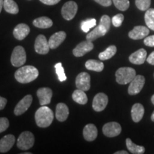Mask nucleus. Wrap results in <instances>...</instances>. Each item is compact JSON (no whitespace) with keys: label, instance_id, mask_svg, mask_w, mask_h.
I'll return each mask as SVG.
<instances>
[{"label":"nucleus","instance_id":"72a5a7b5","mask_svg":"<svg viewBox=\"0 0 154 154\" xmlns=\"http://www.w3.org/2000/svg\"><path fill=\"white\" fill-rule=\"evenodd\" d=\"M151 0H136V5L138 9L146 11L151 6Z\"/></svg>","mask_w":154,"mask_h":154},{"label":"nucleus","instance_id":"c85d7f7f","mask_svg":"<svg viewBox=\"0 0 154 154\" xmlns=\"http://www.w3.org/2000/svg\"><path fill=\"white\" fill-rule=\"evenodd\" d=\"M117 49L114 45H111L107 48L103 52L100 53L99 58L100 60H108V59L112 58L116 53Z\"/></svg>","mask_w":154,"mask_h":154},{"label":"nucleus","instance_id":"f8f14e48","mask_svg":"<svg viewBox=\"0 0 154 154\" xmlns=\"http://www.w3.org/2000/svg\"><path fill=\"white\" fill-rule=\"evenodd\" d=\"M94 49V44L92 42L88 40L81 42L73 50V54L76 57H83Z\"/></svg>","mask_w":154,"mask_h":154},{"label":"nucleus","instance_id":"7c9ffc66","mask_svg":"<svg viewBox=\"0 0 154 154\" xmlns=\"http://www.w3.org/2000/svg\"><path fill=\"white\" fill-rule=\"evenodd\" d=\"M96 25V20L95 19H89L87 20L84 21L82 22V25H81V27L84 32H89V30L91 28L94 27Z\"/></svg>","mask_w":154,"mask_h":154},{"label":"nucleus","instance_id":"58836bf2","mask_svg":"<svg viewBox=\"0 0 154 154\" xmlns=\"http://www.w3.org/2000/svg\"><path fill=\"white\" fill-rule=\"evenodd\" d=\"M94 1L101 6H103V7H109L112 4L111 0H94Z\"/></svg>","mask_w":154,"mask_h":154},{"label":"nucleus","instance_id":"9d476101","mask_svg":"<svg viewBox=\"0 0 154 154\" xmlns=\"http://www.w3.org/2000/svg\"><path fill=\"white\" fill-rule=\"evenodd\" d=\"M91 77L86 72H82L76 78V86L77 88L86 91L91 87Z\"/></svg>","mask_w":154,"mask_h":154},{"label":"nucleus","instance_id":"4be33fe9","mask_svg":"<svg viewBox=\"0 0 154 154\" xmlns=\"http://www.w3.org/2000/svg\"><path fill=\"white\" fill-rule=\"evenodd\" d=\"M107 32H108L106 29L103 26H101V24H99L94 29V30H92L91 32L87 34V35H86V40L89 42H94L95 41L96 38L104 36Z\"/></svg>","mask_w":154,"mask_h":154},{"label":"nucleus","instance_id":"0eeeda50","mask_svg":"<svg viewBox=\"0 0 154 154\" xmlns=\"http://www.w3.org/2000/svg\"><path fill=\"white\" fill-rule=\"evenodd\" d=\"M146 79L145 77L141 75H137L135 78L130 82V85L128 86V92L130 95H136L140 93L142 88H143L145 84Z\"/></svg>","mask_w":154,"mask_h":154},{"label":"nucleus","instance_id":"6ab92c4d","mask_svg":"<svg viewBox=\"0 0 154 154\" xmlns=\"http://www.w3.org/2000/svg\"><path fill=\"white\" fill-rule=\"evenodd\" d=\"M83 135H84V138L87 141H93L98 136L97 128L93 124L86 125L83 130Z\"/></svg>","mask_w":154,"mask_h":154},{"label":"nucleus","instance_id":"ddd939ff","mask_svg":"<svg viewBox=\"0 0 154 154\" xmlns=\"http://www.w3.org/2000/svg\"><path fill=\"white\" fill-rule=\"evenodd\" d=\"M32 96L31 95H26L24 96L20 101L17 103L14 109V114L16 116H20L26 112L30 107L32 103Z\"/></svg>","mask_w":154,"mask_h":154},{"label":"nucleus","instance_id":"e433bc0d","mask_svg":"<svg viewBox=\"0 0 154 154\" xmlns=\"http://www.w3.org/2000/svg\"><path fill=\"white\" fill-rule=\"evenodd\" d=\"M9 126V120L5 117L0 118V133L5 131Z\"/></svg>","mask_w":154,"mask_h":154},{"label":"nucleus","instance_id":"f03ea898","mask_svg":"<svg viewBox=\"0 0 154 154\" xmlns=\"http://www.w3.org/2000/svg\"><path fill=\"white\" fill-rule=\"evenodd\" d=\"M54 117V116L52 110L46 106H42L35 113L36 124L38 127L47 128L51 124Z\"/></svg>","mask_w":154,"mask_h":154},{"label":"nucleus","instance_id":"f704fd0d","mask_svg":"<svg viewBox=\"0 0 154 154\" xmlns=\"http://www.w3.org/2000/svg\"><path fill=\"white\" fill-rule=\"evenodd\" d=\"M111 19L108 15H103L101 17V20H100L99 24H101V26H103L107 32H109V30L110 29L111 26Z\"/></svg>","mask_w":154,"mask_h":154},{"label":"nucleus","instance_id":"c03bdc74","mask_svg":"<svg viewBox=\"0 0 154 154\" xmlns=\"http://www.w3.org/2000/svg\"><path fill=\"white\" fill-rule=\"evenodd\" d=\"M4 7V0H0V13H1L2 7Z\"/></svg>","mask_w":154,"mask_h":154},{"label":"nucleus","instance_id":"5701e85b","mask_svg":"<svg viewBox=\"0 0 154 154\" xmlns=\"http://www.w3.org/2000/svg\"><path fill=\"white\" fill-rule=\"evenodd\" d=\"M144 115L143 106L139 103H136L132 106L131 117L135 123H138L143 119Z\"/></svg>","mask_w":154,"mask_h":154},{"label":"nucleus","instance_id":"393cba45","mask_svg":"<svg viewBox=\"0 0 154 154\" xmlns=\"http://www.w3.org/2000/svg\"><path fill=\"white\" fill-rule=\"evenodd\" d=\"M85 66L88 70L100 72L103 71V68H104V64L101 61L95 60V59H90V60L86 61L85 63Z\"/></svg>","mask_w":154,"mask_h":154},{"label":"nucleus","instance_id":"bb28decb","mask_svg":"<svg viewBox=\"0 0 154 154\" xmlns=\"http://www.w3.org/2000/svg\"><path fill=\"white\" fill-rule=\"evenodd\" d=\"M72 98L75 102L82 105L86 104L88 101V97L85 92L82 90L79 89V88H77L74 91L72 94Z\"/></svg>","mask_w":154,"mask_h":154},{"label":"nucleus","instance_id":"de8ad7c7","mask_svg":"<svg viewBox=\"0 0 154 154\" xmlns=\"http://www.w3.org/2000/svg\"><path fill=\"white\" fill-rule=\"evenodd\" d=\"M153 77H154V74H153Z\"/></svg>","mask_w":154,"mask_h":154},{"label":"nucleus","instance_id":"a18cd8bd","mask_svg":"<svg viewBox=\"0 0 154 154\" xmlns=\"http://www.w3.org/2000/svg\"><path fill=\"white\" fill-rule=\"evenodd\" d=\"M151 121H153V122H154V111H153V112L152 113V114H151Z\"/></svg>","mask_w":154,"mask_h":154},{"label":"nucleus","instance_id":"c9c22d12","mask_svg":"<svg viewBox=\"0 0 154 154\" xmlns=\"http://www.w3.org/2000/svg\"><path fill=\"white\" fill-rule=\"evenodd\" d=\"M124 16L122 14H118L115 15L114 17H113L112 19H111V22L112 24L116 27H119L121 26L123 22H124Z\"/></svg>","mask_w":154,"mask_h":154},{"label":"nucleus","instance_id":"f257e3e1","mask_svg":"<svg viewBox=\"0 0 154 154\" xmlns=\"http://www.w3.org/2000/svg\"><path fill=\"white\" fill-rule=\"evenodd\" d=\"M38 76V69L34 66H24L20 67L15 72L14 77L21 84H28L35 80Z\"/></svg>","mask_w":154,"mask_h":154},{"label":"nucleus","instance_id":"9b49d317","mask_svg":"<svg viewBox=\"0 0 154 154\" xmlns=\"http://www.w3.org/2000/svg\"><path fill=\"white\" fill-rule=\"evenodd\" d=\"M102 131L106 136L112 138L119 136L121 134V126L117 122H109L103 126Z\"/></svg>","mask_w":154,"mask_h":154},{"label":"nucleus","instance_id":"7ed1b4c3","mask_svg":"<svg viewBox=\"0 0 154 154\" xmlns=\"http://www.w3.org/2000/svg\"><path fill=\"white\" fill-rule=\"evenodd\" d=\"M136 76V71L131 67H121L116 72V81L119 84H127Z\"/></svg>","mask_w":154,"mask_h":154},{"label":"nucleus","instance_id":"20e7f679","mask_svg":"<svg viewBox=\"0 0 154 154\" xmlns=\"http://www.w3.org/2000/svg\"><path fill=\"white\" fill-rule=\"evenodd\" d=\"M34 143V136L30 131L22 132L17 139V145L19 149L26 151L30 149Z\"/></svg>","mask_w":154,"mask_h":154},{"label":"nucleus","instance_id":"c756f323","mask_svg":"<svg viewBox=\"0 0 154 154\" xmlns=\"http://www.w3.org/2000/svg\"><path fill=\"white\" fill-rule=\"evenodd\" d=\"M144 19L149 29L154 31V9H147Z\"/></svg>","mask_w":154,"mask_h":154},{"label":"nucleus","instance_id":"a211bd4d","mask_svg":"<svg viewBox=\"0 0 154 154\" xmlns=\"http://www.w3.org/2000/svg\"><path fill=\"white\" fill-rule=\"evenodd\" d=\"M147 52L144 49H140L130 55L129 61L131 63L136 65H140L146 61Z\"/></svg>","mask_w":154,"mask_h":154},{"label":"nucleus","instance_id":"423d86ee","mask_svg":"<svg viewBox=\"0 0 154 154\" xmlns=\"http://www.w3.org/2000/svg\"><path fill=\"white\" fill-rule=\"evenodd\" d=\"M77 10H78L77 4L74 1H69L63 5L61 9V14L63 19L66 20H72L76 16Z\"/></svg>","mask_w":154,"mask_h":154},{"label":"nucleus","instance_id":"412c9836","mask_svg":"<svg viewBox=\"0 0 154 154\" xmlns=\"http://www.w3.org/2000/svg\"><path fill=\"white\" fill-rule=\"evenodd\" d=\"M69 114V108L63 103H59L57 106L56 109V118L59 121L63 122L68 118Z\"/></svg>","mask_w":154,"mask_h":154},{"label":"nucleus","instance_id":"49530a36","mask_svg":"<svg viewBox=\"0 0 154 154\" xmlns=\"http://www.w3.org/2000/svg\"><path fill=\"white\" fill-rule=\"evenodd\" d=\"M151 102H152V103L154 105V94L152 96V97H151Z\"/></svg>","mask_w":154,"mask_h":154},{"label":"nucleus","instance_id":"4c0bfd02","mask_svg":"<svg viewBox=\"0 0 154 154\" xmlns=\"http://www.w3.org/2000/svg\"><path fill=\"white\" fill-rule=\"evenodd\" d=\"M144 44L147 47H154V35L146 36V37L144 38Z\"/></svg>","mask_w":154,"mask_h":154},{"label":"nucleus","instance_id":"a19ab883","mask_svg":"<svg viewBox=\"0 0 154 154\" xmlns=\"http://www.w3.org/2000/svg\"><path fill=\"white\" fill-rule=\"evenodd\" d=\"M7 103V99L0 96V110H2V109H5Z\"/></svg>","mask_w":154,"mask_h":154},{"label":"nucleus","instance_id":"2f4dec72","mask_svg":"<svg viewBox=\"0 0 154 154\" xmlns=\"http://www.w3.org/2000/svg\"><path fill=\"white\" fill-rule=\"evenodd\" d=\"M115 7L121 11H126L128 9L130 2L128 0H112Z\"/></svg>","mask_w":154,"mask_h":154},{"label":"nucleus","instance_id":"dca6fc26","mask_svg":"<svg viewBox=\"0 0 154 154\" xmlns=\"http://www.w3.org/2000/svg\"><path fill=\"white\" fill-rule=\"evenodd\" d=\"M66 37V34L63 31H60L57 33L54 34L51 37L49 38V44L50 49H57L58 47L60 46V44L64 41Z\"/></svg>","mask_w":154,"mask_h":154},{"label":"nucleus","instance_id":"79ce46f5","mask_svg":"<svg viewBox=\"0 0 154 154\" xmlns=\"http://www.w3.org/2000/svg\"><path fill=\"white\" fill-rule=\"evenodd\" d=\"M146 61H147L148 63H150V64L153 65L154 66V51L149 56V57H148L147 59H146Z\"/></svg>","mask_w":154,"mask_h":154},{"label":"nucleus","instance_id":"2eb2a0df","mask_svg":"<svg viewBox=\"0 0 154 154\" xmlns=\"http://www.w3.org/2000/svg\"><path fill=\"white\" fill-rule=\"evenodd\" d=\"M37 96L39 99L41 106H46L49 104L52 97V90L49 88H41L38 90Z\"/></svg>","mask_w":154,"mask_h":154},{"label":"nucleus","instance_id":"1a4fd4ad","mask_svg":"<svg viewBox=\"0 0 154 154\" xmlns=\"http://www.w3.org/2000/svg\"><path fill=\"white\" fill-rule=\"evenodd\" d=\"M108 102H109V99L106 94L104 93H99L94 96L92 107L95 111L100 112L106 109Z\"/></svg>","mask_w":154,"mask_h":154},{"label":"nucleus","instance_id":"b1692460","mask_svg":"<svg viewBox=\"0 0 154 154\" xmlns=\"http://www.w3.org/2000/svg\"><path fill=\"white\" fill-rule=\"evenodd\" d=\"M34 26L40 29L50 28L53 25V22L51 19L47 17H41L36 18L33 21Z\"/></svg>","mask_w":154,"mask_h":154},{"label":"nucleus","instance_id":"aec40b11","mask_svg":"<svg viewBox=\"0 0 154 154\" xmlns=\"http://www.w3.org/2000/svg\"><path fill=\"white\" fill-rule=\"evenodd\" d=\"M30 28L26 24H19L14 28L13 34L17 40H23L29 34Z\"/></svg>","mask_w":154,"mask_h":154},{"label":"nucleus","instance_id":"473e14b6","mask_svg":"<svg viewBox=\"0 0 154 154\" xmlns=\"http://www.w3.org/2000/svg\"><path fill=\"white\" fill-rule=\"evenodd\" d=\"M55 70L56 73H57L58 78L60 82H64L66 80V76L64 73V69H63L62 66V63H57L55 65Z\"/></svg>","mask_w":154,"mask_h":154},{"label":"nucleus","instance_id":"4468645a","mask_svg":"<svg viewBox=\"0 0 154 154\" xmlns=\"http://www.w3.org/2000/svg\"><path fill=\"white\" fill-rule=\"evenodd\" d=\"M149 32V27L144 26H136L131 31H130L128 33V36L134 40L142 39L148 36Z\"/></svg>","mask_w":154,"mask_h":154},{"label":"nucleus","instance_id":"6e6552de","mask_svg":"<svg viewBox=\"0 0 154 154\" xmlns=\"http://www.w3.org/2000/svg\"><path fill=\"white\" fill-rule=\"evenodd\" d=\"M34 49L36 53L39 54H47L49 51V44L47 38L43 34H39L35 40Z\"/></svg>","mask_w":154,"mask_h":154},{"label":"nucleus","instance_id":"39448f33","mask_svg":"<svg viewBox=\"0 0 154 154\" xmlns=\"http://www.w3.org/2000/svg\"><path fill=\"white\" fill-rule=\"evenodd\" d=\"M26 54L24 47L17 46L14 49L11 54V63L15 67H21L26 62Z\"/></svg>","mask_w":154,"mask_h":154},{"label":"nucleus","instance_id":"37998d69","mask_svg":"<svg viewBox=\"0 0 154 154\" xmlns=\"http://www.w3.org/2000/svg\"><path fill=\"white\" fill-rule=\"evenodd\" d=\"M128 153L126 151H119L115 152L114 154H128Z\"/></svg>","mask_w":154,"mask_h":154},{"label":"nucleus","instance_id":"ea45409f","mask_svg":"<svg viewBox=\"0 0 154 154\" xmlns=\"http://www.w3.org/2000/svg\"><path fill=\"white\" fill-rule=\"evenodd\" d=\"M61 0H40L42 3L47 5H57L60 2Z\"/></svg>","mask_w":154,"mask_h":154},{"label":"nucleus","instance_id":"a878e982","mask_svg":"<svg viewBox=\"0 0 154 154\" xmlns=\"http://www.w3.org/2000/svg\"><path fill=\"white\" fill-rule=\"evenodd\" d=\"M126 143L127 149L133 154H143L145 153V148L143 146L136 145L130 138H126Z\"/></svg>","mask_w":154,"mask_h":154},{"label":"nucleus","instance_id":"f3484780","mask_svg":"<svg viewBox=\"0 0 154 154\" xmlns=\"http://www.w3.org/2000/svg\"><path fill=\"white\" fill-rule=\"evenodd\" d=\"M14 143L15 137L14 135H6L0 140V153H7L12 148Z\"/></svg>","mask_w":154,"mask_h":154},{"label":"nucleus","instance_id":"cd10ccee","mask_svg":"<svg viewBox=\"0 0 154 154\" xmlns=\"http://www.w3.org/2000/svg\"><path fill=\"white\" fill-rule=\"evenodd\" d=\"M4 9L11 14H17L19 12V7L14 0H4Z\"/></svg>","mask_w":154,"mask_h":154}]
</instances>
